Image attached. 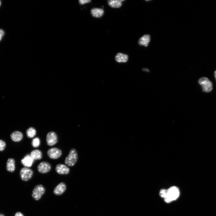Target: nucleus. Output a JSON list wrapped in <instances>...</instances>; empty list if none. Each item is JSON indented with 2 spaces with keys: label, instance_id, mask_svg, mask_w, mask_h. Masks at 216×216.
I'll list each match as a JSON object with an SVG mask.
<instances>
[{
  "label": "nucleus",
  "instance_id": "obj_26",
  "mask_svg": "<svg viewBox=\"0 0 216 216\" xmlns=\"http://www.w3.org/2000/svg\"><path fill=\"white\" fill-rule=\"evenodd\" d=\"M0 216H4L3 215L0 214Z\"/></svg>",
  "mask_w": 216,
  "mask_h": 216
},
{
  "label": "nucleus",
  "instance_id": "obj_17",
  "mask_svg": "<svg viewBox=\"0 0 216 216\" xmlns=\"http://www.w3.org/2000/svg\"><path fill=\"white\" fill-rule=\"evenodd\" d=\"M30 155L34 160H40L42 158V156L41 152L38 149H35L32 150Z\"/></svg>",
  "mask_w": 216,
  "mask_h": 216
},
{
  "label": "nucleus",
  "instance_id": "obj_3",
  "mask_svg": "<svg viewBox=\"0 0 216 216\" xmlns=\"http://www.w3.org/2000/svg\"><path fill=\"white\" fill-rule=\"evenodd\" d=\"M198 83L202 86L203 91L208 92L212 90V83L208 78L204 77L200 78L198 80Z\"/></svg>",
  "mask_w": 216,
  "mask_h": 216
},
{
  "label": "nucleus",
  "instance_id": "obj_23",
  "mask_svg": "<svg viewBox=\"0 0 216 216\" xmlns=\"http://www.w3.org/2000/svg\"><path fill=\"white\" fill-rule=\"evenodd\" d=\"M4 34L5 32L4 31L3 29H0V41L2 40Z\"/></svg>",
  "mask_w": 216,
  "mask_h": 216
},
{
  "label": "nucleus",
  "instance_id": "obj_2",
  "mask_svg": "<svg viewBox=\"0 0 216 216\" xmlns=\"http://www.w3.org/2000/svg\"><path fill=\"white\" fill-rule=\"evenodd\" d=\"M78 158L77 152L74 148L70 150L69 154L66 158L64 162L65 164L70 166H74Z\"/></svg>",
  "mask_w": 216,
  "mask_h": 216
},
{
  "label": "nucleus",
  "instance_id": "obj_27",
  "mask_svg": "<svg viewBox=\"0 0 216 216\" xmlns=\"http://www.w3.org/2000/svg\"><path fill=\"white\" fill-rule=\"evenodd\" d=\"M1 1L0 0V6L1 5Z\"/></svg>",
  "mask_w": 216,
  "mask_h": 216
},
{
  "label": "nucleus",
  "instance_id": "obj_8",
  "mask_svg": "<svg viewBox=\"0 0 216 216\" xmlns=\"http://www.w3.org/2000/svg\"><path fill=\"white\" fill-rule=\"evenodd\" d=\"M37 168L40 172L45 173L49 172L51 169V167L49 163L46 161H42L38 165Z\"/></svg>",
  "mask_w": 216,
  "mask_h": 216
},
{
  "label": "nucleus",
  "instance_id": "obj_6",
  "mask_svg": "<svg viewBox=\"0 0 216 216\" xmlns=\"http://www.w3.org/2000/svg\"><path fill=\"white\" fill-rule=\"evenodd\" d=\"M46 140L47 145L50 146L56 144L58 142V138L56 134L53 131H50L47 133Z\"/></svg>",
  "mask_w": 216,
  "mask_h": 216
},
{
  "label": "nucleus",
  "instance_id": "obj_13",
  "mask_svg": "<svg viewBox=\"0 0 216 216\" xmlns=\"http://www.w3.org/2000/svg\"><path fill=\"white\" fill-rule=\"evenodd\" d=\"M104 10L101 8H94L91 10V14L94 17L100 18L104 14Z\"/></svg>",
  "mask_w": 216,
  "mask_h": 216
},
{
  "label": "nucleus",
  "instance_id": "obj_25",
  "mask_svg": "<svg viewBox=\"0 0 216 216\" xmlns=\"http://www.w3.org/2000/svg\"><path fill=\"white\" fill-rule=\"evenodd\" d=\"M214 76L216 80V70L214 72Z\"/></svg>",
  "mask_w": 216,
  "mask_h": 216
},
{
  "label": "nucleus",
  "instance_id": "obj_21",
  "mask_svg": "<svg viewBox=\"0 0 216 216\" xmlns=\"http://www.w3.org/2000/svg\"><path fill=\"white\" fill-rule=\"evenodd\" d=\"M6 146L5 142L2 140H0V151H3Z\"/></svg>",
  "mask_w": 216,
  "mask_h": 216
},
{
  "label": "nucleus",
  "instance_id": "obj_5",
  "mask_svg": "<svg viewBox=\"0 0 216 216\" xmlns=\"http://www.w3.org/2000/svg\"><path fill=\"white\" fill-rule=\"evenodd\" d=\"M20 174L22 180L26 181L31 178L33 175V171L29 168L23 167L20 170Z\"/></svg>",
  "mask_w": 216,
  "mask_h": 216
},
{
  "label": "nucleus",
  "instance_id": "obj_16",
  "mask_svg": "<svg viewBox=\"0 0 216 216\" xmlns=\"http://www.w3.org/2000/svg\"><path fill=\"white\" fill-rule=\"evenodd\" d=\"M6 169L9 172H13L15 170L14 160L12 158L8 159L6 164Z\"/></svg>",
  "mask_w": 216,
  "mask_h": 216
},
{
  "label": "nucleus",
  "instance_id": "obj_10",
  "mask_svg": "<svg viewBox=\"0 0 216 216\" xmlns=\"http://www.w3.org/2000/svg\"><path fill=\"white\" fill-rule=\"evenodd\" d=\"M34 161L30 155L27 154L21 160V163L25 167L29 168L32 166Z\"/></svg>",
  "mask_w": 216,
  "mask_h": 216
},
{
  "label": "nucleus",
  "instance_id": "obj_24",
  "mask_svg": "<svg viewBox=\"0 0 216 216\" xmlns=\"http://www.w3.org/2000/svg\"><path fill=\"white\" fill-rule=\"evenodd\" d=\"M15 216H24L21 212H17L15 214Z\"/></svg>",
  "mask_w": 216,
  "mask_h": 216
},
{
  "label": "nucleus",
  "instance_id": "obj_9",
  "mask_svg": "<svg viewBox=\"0 0 216 216\" xmlns=\"http://www.w3.org/2000/svg\"><path fill=\"white\" fill-rule=\"evenodd\" d=\"M55 170L57 173L62 175L67 174L70 172V169L68 167L64 164H61L56 165Z\"/></svg>",
  "mask_w": 216,
  "mask_h": 216
},
{
  "label": "nucleus",
  "instance_id": "obj_18",
  "mask_svg": "<svg viewBox=\"0 0 216 216\" xmlns=\"http://www.w3.org/2000/svg\"><path fill=\"white\" fill-rule=\"evenodd\" d=\"M124 0H110L108 2V5L113 8H118L121 7L122 5V2Z\"/></svg>",
  "mask_w": 216,
  "mask_h": 216
},
{
  "label": "nucleus",
  "instance_id": "obj_15",
  "mask_svg": "<svg viewBox=\"0 0 216 216\" xmlns=\"http://www.w3.org/2000/svg\"><path fill=\"white\" fill-rule=\"evenodd\" d=\"M23 135L22 133L18 131L13 132L10 135L12 140L14 142H19L22 139Z\"/></svg>",
  "mask_w": 216,
  "mask_h": 216
},
{
  "label": "nucleus",
  "instance_id": "obj_12",
  "mask_svg": "<svg viewBox=\"0 0 216 216\" xmlns=\"http://www.w3.org/2000/svg\"><path fill=\"white\" fill-rule=\"evenodd\" d=\"M150 36L149 34H145L141 37L138 41V44L140 45L147 46L150 41Z\"/></svg>",
  "mask_w": 216,
  "mask_h": 216
},
{
  "label": "nucleus",
  "instance_id": "obj_20",
  "mask_svg": "<svg viewBox=\"0 0 216 216\" xmlns=\"http://www.w3.org/2000/svg\"><path fill=\"white\" fill-rule=\"evenodd\" d=\"M40 144V140L38 137H35L32 139V145L33 147L36 148L38 147L39 146Z\"/></svg>",
  "mask_w": 216,
  "mask_h": 216
},
{
  "label": "nucleus",
  "instance_id": "obj_7",
  "mask_svg": "<svg viewBox=\"0 0 216 216\" xmlns=\"http://www.w3.org/2000/svg\"><path fill=\"white\" fill-rule=\"evenodd\" d=\"M47 154L51 159H57L59 158L62 154L61 150L56 148H50L47 152Z\"/></svg>",
  "mask_w": 216,
  "mask_h": 216
},
{
  "label": "nucleus",
  "instance_id": "obj_11",
  "mask_svg": "<svg viewBox=\"0 0 216 216\" xmlns=\"http://www.w3.org/2000/svg\"><path fill=\"white\" fill-rule=\"evenodd\" d=\"M66 187L64 182H61L58 184L54 188V193L56 195H60L62 194L65 190Z\"/></svg>",
  "mask_w": 216,
  "mask_h": 216
},
{
  "label": "nucleus",
  "instance_id": "obj_19",
  "mask_svg": "<svg viewBox=\"0 0 216 216\" xmlns=\"http://www.w3.org/2000/svg\"><path fill=\"white\" fill-rule=\"evenodd\" d=\"M26 134L28 137L32 138L36 135V131L34 128L30 127L27 130Z\"/></svg>",
  "mask_w": 216,
  "mask_h": 216
},
{
  "label": "nucleus",
  "instance_id": "obj_22",
  "mask_svg": "<svg viewBox=\"0 0 216 216\" xmlns=\"http://www.w3.org/2000/svg\"><path fill=\"white\" fill-rule=\"evenodd\" d=\"M80 4L82 5L86 3H88L91 2L90 0H80L79 1Z\"/></svg>",
  "mask_w": 216,
  "mask_h": 216
},
{
  "label": "nucleus",
  "instance_id": "obj_1",
  "mask_svg": "<svg viewBox=\"0 0 216 216\" xmlns=\"http://www.w3.org/2000/svg\"><path fill=\"white\" fill-rule=\"evenodd\" d=\"M180 191L178 188L174 186L167 190L166 193L164 197L165 202L169 203L176 200L179 196Z\"/></svg>",
  "mask_w": 216,
  "mask_h": 216
},
{
  "label": "nucleus",
  "instance_id": "obj_4",
  "mask_svg": "<svg viewBox=\"0 0 216 216\" xmlns=\"http://www.w3.org/2000/svg\"><path fill=\"white\" fill-rule=\"evenodd\" d=\"M45 192V189L41 184L36 185L32 191V196L35 200H39Z\"/></svg>",
  "mask_w": 216,
  "mask_h": 216
},
{
  "label": "nucleus",
  "instance_id": "obj_14",
  "mask_svg": "<svg viewBox=\"0 0 216 216\" xmlns=\"http://www.w3.org/2000/svg\"><path fill=\"white\" fill-rule=\"evenodd\" d=\"M128 58V55L120 52L117 53L115 57L116 61L119 63H124L127 62Z\"/></svg>",
  "mask_w": 216,
  "mask_h": 216
}]
</instances>
